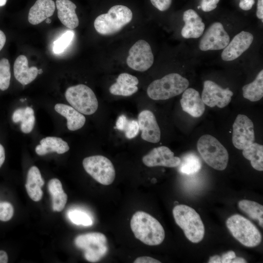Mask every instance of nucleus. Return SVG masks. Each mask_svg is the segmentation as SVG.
I'll return each mask as SVG.
<instances>
[{"mask_svg":"<svg viewBox=\"0 0 263 263\" xmlns=\"http://www.w3.org/2000/svg\"><path fill=\"white\" fill-rule=\"evenodd\" d=\"M131 228L136 238L148 245H157L164 241L165 233L161 224L144 211H138L132 216Z\"/></svg>","mask_w":263,"mask_h":263,"instance_id":"nucleus-1","label":"nucleus"},{"mask_svg":"<svg viewBox=\"0 0 263 263\" xmlns=\"http://www.w3.org/2000/svg\"><path fill=\"white\" fill-rule=\"evenodd\" d=\"M174 220L191 242L198 243L204 236L205 227L199 214L193 208L178 205L172 210Z\"/></svg>","mask_w":263,"mask_h":263,"instance_id":"nucleus-2","label":"nucleus"},{"mask_svg":"<svg viewBox=\"0 0 263 263\" xmlns=\"http://www.w3.org/2000/svg\"><path fill=\"white\" fill-rule=\"evenodd\" d=\"M188 85L187 78L179 74L170 73L152 81L149 85L147 93L153 100H166L183 93Z\"/></svg>","mask_w":263,"mask_h":263,"instance_id":"nucleus-3","label":"nucleus"},{"mask_svg":"<svg viewBox=\"0 0 263 263\" xmlns=\"http://www.w3.org/2000/svg\"><path fill=\"white\" fill-rule=\"evenodd\" d=\"M132 13L122 5L112 6L107 13L98 16L94 21L95 30L102 35H110L120 31L132 19Z\"/></svg>","mask_w":263,"mask_h":263,"instance_id":"nucleus-4","label":"nucleus"},{"mask_svg":"<svg viewBox=\"0 0 263 263\" xmlns=\"http://www.w3.org/2000/svg\"><path fill=\"white\" fill-rule=\"evenodd\" d=\"M197 148L208 166L218 170L225 169L229 154L225 148L215 137L209 134L202 135L198 140Z\"/></svg>","mask_w":263,"mask_h":263,"instance_id":"nucleus-5","label":"nucleus"},{"mask_svg":"<svg viewBox=\"0 0 263 263\" xmlns=\"http://www.w3.org/2000/svg\"><path fill=\"white\" fill-rule=\"evenodd\" d=\"M227 228L232 236L243 245L249 247L258 245L262 241V235L257 227L248 219L235 214L226 221Z\"/></svg>","mask_w":263,"mask_h":263,"instance_id":"nucleus-6","label":"nucleus"},{"mask_svg":"<svg viewBox=\"0 0 263 263\" xmlns=\"http://www.w3.org/2000/svg\"><path fill=\"white\" fill-rule=\"evenodd\" d=\"M65 96L71 106L83 114L91 115L97 110L98 103L96 95L86 85L80 84L69 87Z\"/></svg>","mask_w":263,"mask_h":263,"instance_id":"nucleus-7","label":"nucleus"},{"mask_svg":"<svg viewBox=\"0 0 263 263\" xmlns=\"http://www.w3.org/2000/svg\"><path fill=\"white\" fill-rule=\"evenodd\" d=\"M77 247L84 251L85 259L95 263L101 259L108 250L106 236L100 232H93L79 235L75 239Z\"/></svg>","mask_w":263,"mask_h":263,"instance_id":"nucleus-8","label":"nucleus"},{"mask_svg":"<svg viewBox=\"0 0 263 263\" xmlns=\"http://www.w3.org/2000/svg\"><path fill=\"white\" fill-rule=\"evenodd\" d=\"M82 164L86 171L101 184L109 185L114 180V167L107 157L100 155L89 156L83 159Z\"/></svg>","mask_w":263,"mask_h":263,"instance_id":"nucleus-9","label":"nucleus"},{"mask_svg":"<svg viewBox=\"0 0 263 263\" xmlns=\"http://www.w3.org/2000/svg\"><path fill=\"white\" fill-rule=\"evenodd\" d=\"M154 56L150 44L140 39L136 42L129 51L127 64L132 69L144 72L153 64Z\"/></svg>","mask_w":263,"mask_h":263,"instance_id":"nucleus-10","label":"nucleus"},{"mask_svg":"<svg viewBox=\"0 0 263 263\" xmlns=\"http://www.w3.org/2000/svg\"><path fill=\"white\" fill-rule=\"evenodd\" d=\"M232 127V141L236 148L243 150L254 143L253 123L246 115L238 114Z\"/></svg>","mask_w":263,"mask_h":263,"instance_id":"nucleus-11","label":"nucleus"},{"mask_svg":"<svg viewBox=\"0 0 263 263\" xmlns=\"http://www.w3.org/2000/svg\"><path fill=\"white\" fill-rule=\"evenodd\" d=\"M229 41V36L223 24L215 22L209 26L203 35L199 47L203 51L219 50L224 49Z\"/></svg>","mask_w":263,"mask_h":263,"instance_id":"nucleus-12","label":"nucleus"},{"mask_svg":"<svg viewBox=\"0 0 263 263\" xmlns=\"http://www.w3.org/2000/svg\"><path fill=\"white\" fill-rule=\"evenodd\" d=\"M233 95V93L228 88L223 89L211 80L204 82L201 97L205 104L208 107H225L230 102Z\"/></svg>","mask_w":263,"mask_h":263,"instance_id":"nucleus-13","label":"nucleus"},{"mask_svg":"<svg viewBox=\"0 0 263 263\" xmlns=\"http://www.w3.org/2000/svg\"><path fill=\"white\" fill-rule=\"evenodd\" d=\"M142 162L148 167L163 166L175 168L179 165L181 159L175 156L174 153L168 147L160 146L153 148L144 156Z\"/></svg>","mask_w":263,"mask_h":263,"instance_id":"nucleus-14","label":"nucleus"},{"mask_svg":"<svg viewBox=\"0 0 263 263\" xmlns=\"http://www.w3.org/2000/svg\"><path fill=\"white\" fill-rule=\"evenodd\" d=\"M253 39V36L249 32L242 31L238 33L223 49L222 59L226 61L236 59L249 48Z\"/></svg>","mask_w":263,"mask_h":263,"instance_id":"nucleus-15","label":"nucleus"},{"mask_svg":"<svg viewBox=\"0 0 263 263\" xmlns=\"http://www.w3.org/2000/svg\"><path fill=\"white\" fill-rule=\"evenodd\" d=\"M138 123L142 139L152 143H156L160 141V129L152 112L149 110L141 112L138 114Z\"/></svg>","mask_w":263,"mask_h":263,"instance_id":"nucleus-16","label":"nucleus"},{"mask_svg":"<svg viewBox=\"0 0 263 263\" xmlns=\"http://www.w3.org/2000/svg\"><path fill=\"white\" fill-rule=\"evenodd\" d=\"M180 104L182 110L194 117L201 116L205 111V104L199 92L193 88H187L183 93Z\"/></svg>","mask_w":263,"mask_h":263,"instance_id":"nucleus-17","label":"nucleus"},{"mask_svg":"<svg viewBox=\"0 0 263 263\" xmlns=\"http://www.w3.org/2000/svg\"><path fill=\"white\" fill-rule=\"evenodd\" d=\"M183 19L185 24L181 30V35L184 38H196L203 35L205 25L195 11L193 9L185 11Z\"/></svg>","mask_w":263,"mask_h":263,"instance_id":"nucleus-18","label":"nucleus"},{"mask_svg":"<svg viewBox=\"0 0 263 263\" xmlns=\"http://www.w3.org/2000/svg\"><path fill=\"white\" fill-rule=\"evenodd\" d=\"M138 78L132 75L124 73L120 74L116 82L109 88V92L113 95L128 96L138 91Z\"/></svg>","mask_w":263,"mask_h":263,"instance_id":"nucleus-19","label":"nucleus"},{"mask_svg":"<svg viewBox=\"0 0 263 263\" xmlns=\"http://www.w3.org/2000/svg\"><path fill=\"white\" fill-rule=\"evenodd\" d=\"M57 17L61 22L70 29L76 28L79 19L75 12L76 6L70 0H56Z\"/></svg>","mask_w":263,"mask_h":263,"instance_id":"nucleus-20","label":"nucleus"},{"mask_svg":"<svg viewBox=\"0 0 263 263\" xmlns=\"http://www.w3.org/2000/svg\"><path fill=\"white\" fill-rule=\"evenodd\" d=\"M55 9L56 5L52 0H37L29 10L28 21L37 25L51 17Z\"/></svg>","mask_w":263,"mask_h":263,"instance_id":"nucleus-21","label":"nucleus"},{"mask_svg":"<svg viewBox=\"0 0 263 263\" xmlns=\"http://www.w3.org/2000/svg\"><path fill=\"white\" fill-rule=\"evenodd\" d=\"M14 73L16 79L23 85L32 82L38 75V69L36 66L28 67L27 58L25 56L17 57L14 64Z\"/></svg>","mask_w":263,"mask_h":263,"instance_id":"nucleus-22","label":"nucleus"},{"mask_svg":"<svg viewBox=\"0 0 263 263\" xmlns=\"http://www.w3.org/2000/svg\"><path fill=\"white\" fill-rule=\"evenodd\" d=\"M55 111L67 119L68 130L75 131L81 129L85 124V116L71 106L57 103L55 106Z\"/></svg>","mask_w":263,"mask_h":263,"instance_id":"nucleus-23","label":"nucleus"},{"mask_svg":"<svg viewBox=\"0 0 263 263\" xmlns=\"http://www.w3.org/2000/svg\"><path fill=\"white\" fill-rule=\"evenodd\" d=\"M44 184L38 168L31 167L27 173L25 188L29 196L33 201L37 202L41 199L43 194L41 187Z\"/></svg>","mask_w":263,"mask_h":263,"instance_id":"nucleus-24","label":"nucleus"},{"mask_svg":"<svg viewBox=\"0 0 263 263\" xmlns=\"http://www.w3.org/2000/svg\"><path fill=\"white\" fill-rule=\"evenodd\" d=\"M69 149L68 143L61 138L48 136L40 141V144L36 146L35 151L38 155H43L53 152L63 154Z\"/></svg>","mask_w":263,"mask_h":263,"instance_id":"nucleus-25","label":"nucleus"},{"mask_svg":"<svg viewBox=\"0 0 263 263\" xmlns=\"http://www.w3.org/2000/svg\"><path fill=\"white\" fill-rule=\"evenodd\" d=\"M48 186L52 198L53 210L62 211L67 203L68 196L62 188L61 182L57 178H53L49 181Z\"/></svg>","mask_w":263,"mask_h":263,"instance_id":"nucleus-26","label":"nucleus"},{"mask_svg":"<svg viewBox=\"0 0 263 263\" xmlns=\"http://www.w3.org/2000/svg\"><path fill=\"white\" fill-rule=\"evenodd\" d=\"M12 120L15 123L20 122L21 132L29 133L32 132L35 125L34 111L30 107L17 109L13 113Z\"/></svg>","mask_w":263,"mask_h":263,"instance_id":"nucleus-27","label":"nucleus"},{"mask_svg":"<svg viewBox=\"0 0 263 263\" xmlns=\"http://www.w3.org/2000/svg\"><path fill=\"white\" fill-rule=\"evenodd\" d=\"M244 98L252 102L258 101L263 96V70H262L255 80L242 88Z\"/></svg>","mask_w":263,"mask_h":263,"instance_id":"nucleus-28","label":"nucleus"},{"mask_svg":"<svg viewBox=\"0 0 263 263\" xmlns=\"http://www.w3.org/2000/svg\"><path fill=\"white\" fill-rule=\"evenodd\" d=\"M244 157L250 161L252 167L258 171L263 170V146L253 143L243 150Z\"/></svg>","mask_w":263,"mask_h":263,"instance_id":"nucleus-29","label":"nucleus"},{"mask_svg":"<svg viewBox=\"0 0 263 263\" xmlns=\"http://www.w3.org/2000/svg\"><path fill=\"white\" fill-rule=\"evenodd\" d=\"M181 159L179 167L180 172L187 175H191L198 172L202 168V162L200 157L195 153L189 152Z\"/></svg>","mask_w":263,"mask_h":263,"instance_id":"nucleus-30","label":"nucleus"},{"mask_svg":"<svg viewBox=\"0 0 263 263\" xmlns=\"http://www.w3.org/2000/svg\"><path fill=\"white\" fill-rule=\"evenodd\" d=\"M239 208L250 218L258 221L260 226L263 227V206L257 202L242 200L238 202Z\"/></svg>","mask_w":263,"mask_h":263,"instance_id":"nucleus-31","label":"nucleus"},{"mask_svg":"<svg viewBox=\"0 0 263 263\" xmlns=\"http://www.w3.org/2000/svg\"><path fill=\"white\" fill-rule=\"evenodd\" d=\"M68 217L73 223L77 225L90 226L93 224V220L91 216L82 210H71L68 213Z\"/></svg>","mask_w":263,"mask_h":263,"instance_id":"nucleus-32","label":"nucleus"},{"mask_svg":"<svg viewBox=\"0 0 263 263\" xmlns=\"http://www.w3.org/2000/svg\"><path fill=\"white\" fill-rule=\"evenodd\" d=\"M74 36L73 31L68 30L64 33L53 43V51L55 54L63 53L72 42Z\"/></svg>","mask_w":263,"mask_h":263,"instance_id":"nucleus-33","label":"nucleus"},{"mask_svg":"<svg viewBox=\"0 0 263 263\" xmlns=\"http://www.w3.org/2000/svg\"><path fill=\"white\" fill-rule=\"evenodd\" d=\"M11 79L10 65L9 60L3 58L0 60V90H6L9 87Z\"/></svg>","mask_w":263,"mask_h":263,"instance_id":"nucleus-34","label":"nucleus"},{"mask_svg":"<svg viewBox=\"0 0 263 263\" xmlns=\"http://www.w3.org/2000/svg\"><path fill=\"white\" fill-rule=\"evenodd\" d=\"M14 213L12 205L8 202H0V220L8 221L10 220Z\"/></svg>","mask_w":263,"mask_h":263,"instance_id":"nucleus-35","label":"nucleus"},{"mask_svg":"<svg viewBox=\"0 0 263 263\" xmlns=\"http://www.w3.org/2000/svg\"><path fill=\"white\" fill-rule=\"evenodd\" d=\"M139 131L138 121L129 119L124 130L126 137L128 139L133 138L137 135Z\"/></svg>","mask_w":263,"mask_h":263,"instance_id":"nucleus-36","label":"nucleus"},{"mask_svg":"<svg viewBox=\"0 0 263 263\" xmlns=\"http://www.w3.org/2000/svg\"><path fill=\"white\" fill-rule=\"evenodd\" d=\"M219 1L220 0H202L200 6L202 11L208 12L214 10Z\"/></svg>","mask_w":263,"mask_h":263,"instance_id":"nucleus-37","label":"nucleus"},{"mask_svg":"<svg viewBox=\"0 0 263 263\" xmlns=\"http://www.w3.org/2000/svg\"><path fill=\"white\" fill-rule=\"evenodd\" d=\"M151 4L161 11L168 10L171 4L172 0H150Z\"/></svg>","mask_w":263,"mask_h":263,"instance_id":"nucleus-38","label":"nucleus"},{"mask_svg":"<svg viewBox=\"0 0 263 263\" xmlns=\"http://www.w3.org/2000/svg\"><path fill=\"white\" fill-rule=\"evenodd\" d=\"M128 120L125 115H121L116 120L115 128L119 130L124 131Z\"/></svg>","mask_w":263,"mask_h":263,"instance_id":"nucleus-39","label":"nucleus"},{"mask_svg":"<svg viewBox=\"0 0 263 263\" xmlns=\"http://www.w3.org/2000/svg\"><path fill=\"white\" fill-rule=\"evenodd\" d=\"M236 257L235 253L232 250L228 251L221 256V263H231L232 260Z\"/></svg>","mask_w":263,"mask_h":263,"instance_id":"nucleus-40","label":"nucleus"},{"mask_svg":"<svg viewBox=\"0 0 263 263\" xmlns=\"http://www.w3.org/2000/svg\"><path fill=\"white\" fill-rule=\"evenodd\" d=\"M134 263H160V261L150 257H140L136 258Z\"/></svg>","mask_w":263,"mask_h":263,"instance_id":"nucleus-41","label":"nucleus"},{"mask_svg":"<svg viewBox=\"0 0 263 263\" xmlns=\"http://www.w3.org/2000/svg\"><path fill=\"white\" fill-rule=\"evenodd\" d=\"M255 3V0H240L239 5L241 9L247 11L251 9Z\"/></svg>","mask_w":263,"mask_h":263,"instance_id":"nucleus-42","label":"nucleus"},{"mask_svg":"<svg viewBox=\"0 0 263 263\" xmlns=\"http://www.w3.org/2000/svg\"><path fill=\"white\" fill-rule=\"evenodd\" d=\"M256 16L263 21V0H258Z\"/></svg>","mask_w":263,"mask_h":263,"instance_id":"nucleus-43","label":"nucleus"},{"mask_svg":"<svg viewBox=\"0 0 263 263\" xmlns=\"http://www.w3.org/2000/svg\"><path fill=\"white\" fill-rule=\"evenodd\" d=\"M5 158V150L4 147L0 144V168L3 164Z\"/></svg>","mask_w":263,"mask_h":263,"instance_id":"nucleus-44","label":"nucleus"},{"mask_svg":"<svg viewBox=\"0 0 263 263\" xmlns=\"http://www.w3.org/2000/svg\"><path fill=\"white\" fill-rule=\"evenodd\" d=\"M8 262V256L7 253L3 250H0V263H7Z\"/></svg>","mask_w":263,"mask_h":263,"instance_id":"nucleus-45","label":"nucleus"},{"mask_svg":"<svg viewBox=\"0 0 263 263\" xmlns=\"http://www.w3.org/2000/svg\"><path fill=\"white\" fill-rule=\"evenodd\" d=\"M6 42V36L4 33L0 30V51L3 48Z\"/></svg>","mask_w":263,"mask_h":263,"instance_id":"nucleus-46","label":"nucleus"},{"mask_svg":"<svg viewBox=\"0 0 263 263\" xmlns=\"http://www.w3.org/2000/svg\"><path fill=\"white\" fill-rule=\"evenodd\" d=\"M209 263H221V258L219 255H214L210 257Z\"/></svg>","mask_w":263,"mask_h":263,"instance_id":"nucleus-47","label":"nucleus"},{"mask_svg":"<svg viewBox=\"0 0 263 263\" xmlns=\"http://www.w3.org/2000/svg\"><path fill=\"white\" fill-rule=\"evenodd\" d=\"M247 263L246 260L242 257H235L231 262V263Z\"/></svg>","mask_w":263,"mask_h":263,"instance_id":"nucleus-48","label":"nucleus"},{"mask_svg":"<svg viewBox=\"0 0 263 263\" xmlns=\"http://www.w3.org/2000/svg\"><path fill=\"white\" fill-rule=\"evenodd\" d=\"M7 0H0V7L5 5Z\"/></svg>","mask_w":263,"mask_h":263,"instance_id":"nucleus-49","label":"nucleus"},{"mask_svg":"<svg viewBox=\"0 0 263 263\" xmlns=\"http://www.w3.org/2000/svg\"><path fill=\"white\" fill-rule=\"evenodd\" d=\"M45 21L47 23L49 24L51 22V19L49 18H47L45 19Z\"/></svg>","mask_w":263,"mask_h":263,"instance_id":"nucleus-50","label":"nucleus"},{"mask_svg":"<svg viewBox=\"0 0 263 263\" xmlns=\"http://www.w3.org/2000/svg\"><path fill=\"white\" fill-rule=\"evenodd\" d=\"M43 72L42 70L41 69H38V74H41Z\"/></svg>","mask_w":263,"mask_h":263,"instance_id":"nucleus-51","label":"nucleus"}]
</instances>
